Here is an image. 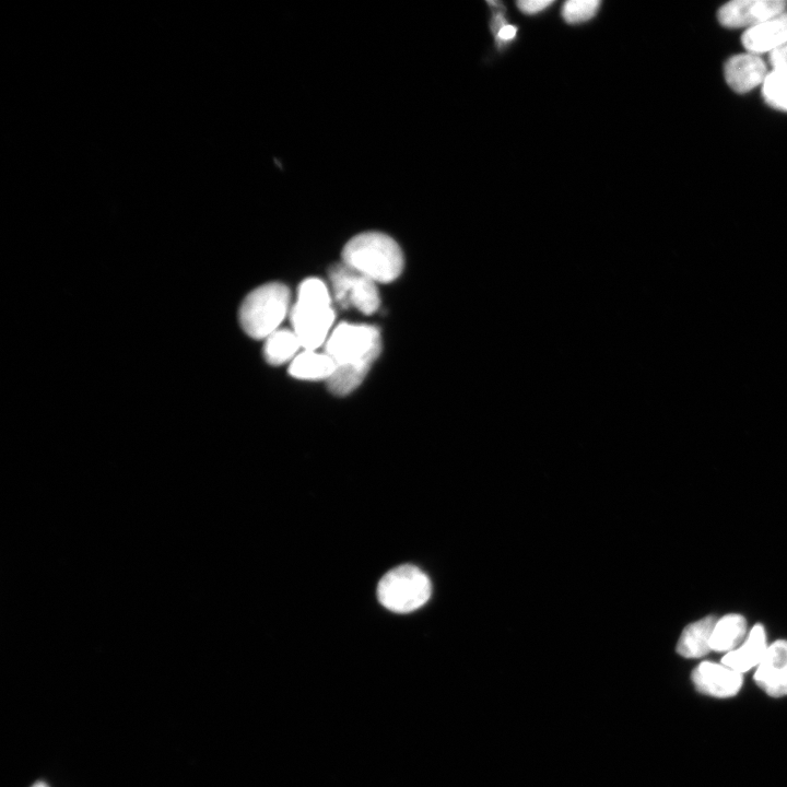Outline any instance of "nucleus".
I'll return each instance as SVG.
<instances>
[{
    "label": "nucleus",
    "mask_w": 787,
    "mask_h": 787,
    "mask_svg": "<svg viewBox=\"0 0 787 787\" xmlns=\"http://www.w3.org/2000/svg\"><path fill=\"white\" fill-rule=\"evenodd\" d=\"M763 96L766 103L787 111V72L773 70L763 82Z\"/></svg>",
    "instance_id": "f3484780"
},
{
    "label": "nucleus",
    "mask_w": 787,
    "mask_h": 787,
    "mask_svg": "<svg viewBox=\"0 0 787 787\" xmlns=\"http://www.w3.org/2000/svg\"><path fill=\"white\" fill-rule=\"evenodd\" d=\"M302 346L294 331L281 329L266 339L263 356L271 365H281L289 361Z\"/></svg>",
    "instance_id": "dca6fc26"
},
{
    "label": "nucleus",
    "mask_w": 787,
    "mask_h": 787,
    "mask_svg": "<svg viewBox=\"0 0 787 787\" xmlns=\"http://www.w3.org/2000/svg\"><path fill=\"white\" fill-rule=\"evenodd\" d=\"M432 585L419 567L406 564L386 573L378 583L377 596L390 611L406 613L422 607L431 597Z\"/></svg>",
    "instance_id": "39448f33"
},
{
    "label": "nucleus",
    "mask_w": 787,
    "mask_h": 787,
    "mask_svg": "<svg viewBox=\"0 0 787 787\" xmlns=\"http://www.w3.org/2000/svg\"><path fill=\"white\" fill-rule=\"evenodd\" d=\"M381 350L380 333L371 325L342 322L326 341L325 353L336 364L333 374L326 380L336 396L352 392L364 379Z\"/></svg>",
    "instance_id": "f257e3e1"
},
{
    "label": "nucleus",
    "mask_w": 787,
    "mask_h": 787,
    "mask_svg": "<svg viewBox=\"0 0 787 787\" xmlns=\"http://www.w3.org/2000/svg\"><path fill=\"white\" fill-rule=\"evenodd\" d=\"M552 0H521L517 2L518 9L527 14H535L552 4Z\"/></svg>",
    "instance_id": "aec40b11"
},
{
    "label": "nucleus",
    "mask_w": 787,
    "mask_h": 787,
    "mask_svg": "<svg viewBox=\"0 0 787 787\" xmlns=\"http://www.w3.org/2000/svg\"><path fill=\"white\" fill-rule=\"evenodd\" d=\"M516 27L514 25H504L498 31V37L503 40H509L516 35Z\"/></svg>",
    "instance_id": "412c9836"
},
{
    "label": "nucleus",
    "mask_w": 787,
    "mask_h": 787,
    "mask_svg": "<svg viewBox=\"0 0 787 787\" xmlns=\"http://www.w3.org/2000/svg\"><path fill=\"white\" fill-rule=\"evenodd\" d=\"M599 5L598 0H569L564 3L562 15L567 23H582L591 19Z\"/></svg>",
    "instance_id": "a211bd4d"
},
{
    "label": "nucleus",
    "mask_w": 787,
    "mask_h": 787,
    "mask_svg": "<svg viewBox=\"0 0 787 787\" xmlns=\"http://www.w3.org/2000/svg\"><path fill=\"white\" fill-rule=\"evenodd\" d=\"M327 285L317 278L304 280L291 310L293 331L305 350L315 351L327 339L334 320Z\"/></svg>",
    "instance_id": "7ed1b4c3"
},
{
    "label": "nucleus",
    "mask_w": 787,
    "mask_h": 787,
    "mask_svg": "<svg viewBox=\"0 0 787 787\" xmlns=\"http://www.w3.org/2000/svg\"><path fill=\"white\" fill-rule=\"evenodd\" d=\"M747 621L736 613L727 614L717 620L712 637L710 649L715 651H731L745 639Z\"/></svg>",
    "instance_id": "2eb2a0df"
},
{
    "label": "nucleus",
    "mask_w": 787,
    "mask_h": 787,
    "mask_svg": "<svg viewBox=\"0 0 787 787\" xmlns=\"http://www.w3.org/2000/svg\"><path fill=\"white\" fill-rule=\"evenodd\" d=\"M32 787H49L45 782H37Z\"/></svg>",
    "instance_id": "4be33fe9"
},
{
    "label": "nucleus",
    "mask_w": 787,
    "mask_h": 787,
    "mask_svg": "<svg viewBox=\"0 0 787 787\" xmlns=\"http://www.w3.org/2000/svg\"><path fill=\"white\" fill-rule=\"evenodd\" d=\"M766 635L762 624H755L747 635L742 645L727 653L721 663L732 670L743 673L753 667H757L766 650Z\"/></svg>",
    "instance_id": "f8f14e48"
},
{
    "label": "nucleus",
    "mask_w": 787,
    "mask_h": 787,
    "mask_svg": "<svg viewBox=\"0 0 787 787\" xmlns=\"http://www.w3.org/2000/svg\"><path fill=\"white\" fill-rule=\"evenodd\" d=\"M783 0H735L718 11L719 22L727 27L752 28L786 10Z\"/></svg>",
    "instance_id": "0eeeda50"
},
{
    "label": "nucleus",
    "mask_w": 787,
    "mask_h": 787,
    "mask_svg": "<svg viewBox=\"0 0 787 787\" xmlns=\"http://www.w3.org/2000/svg\"><path fill=\"white\" fill-rule=\"evenodd\" d=\"M329 280L334 299L341 307L353 306L365 315L378 309L380 299L376 282L368 277L342 262L329 269Z\"/></svg>",
    "instance_id": "423d86ee"
},
{
    "label": "nucleus",
    "mask_w": 787,
    "mask_h": 787,
    "mask_svg": "<svg viewBox=\"0 0 787 787\" xmlns=\"http://www.w3.org/2000/svg\"><path fill=\"white\" fill-rule=\"evenodd\" d=\"M334 369L336 364L328 354L305 350L294 357L290 364L289 373L298 379L327 380Z\"/></svg>",
    "instance_id": "4468645a"
},
{
    "label": "nucleus",
    "mask_w": 787,
    "mask_h": 787,
    "mask_svg": "<svg viewBox=\"0 0 787 787\" xmlns=\"http://www.w3.org/2000/svg\"><path fill=\"white\" fill-rule=\"evenodd\" d=\"M744 48L759 55L771 52L774 49L787 44V9L761 24L749 28L742 36Z\"/></svg>",
    "instance_id": "9d476101"
},
{
    "label": "nucleus",
    "mask_w": 787,
    "mask_h": 787,
    "mask_svg": "<svg viewBox=\"0 0 787 787\" xmlns=\"http://www.w3.org/2000/svg\"><path fill=\"white\" fill-rule=\"evenodd\" d=\"M290 290L272 282L251 291L239 308L243 330L254 339H267L278 330L289 310Z\"/></svg>",
    "instance_id": "20e7f679"
},
{
    "label": "nucleus",
    "mask_w": 787,
    "mask_h": 787,
    "mask_svg": "<svg viewBox=\"0 0 787 787\" xmlns=\"http://www.w3.org/2000/svg\"><path fill=\"white\" fill-rule=\"evenodd\" d=\"M768 59L773 70L787 72V44L771 51Z\"/></svg>",
    "instance_id": "6ab92c4d"
},
{
    "label": "nucleus",
    "mask_w": 787,
    "mask_h": 787,
    "mask_svg": "<svg viewBox=\"0 0 787 787\" xmlns=\"http://www.w3.org/2000/svg\"><path fill=\"white\" fill-rule=\"evenodd\" d=\"M692 681L700 693L724 698L739 692L743 677L723 663L703 661L693 670Z\"/></svg>",
    "instance_id": "6e6552de"
},
{
    "label": "nucleus",
    "mask_w": 787,
    "mask_h": 787,
    "mask_svg": "<svg viewBox=\"0 0 787 787\" xmlns=\"http://www.w3.org/2000/svg\"><path fill=\"white\" fill-rule=\"evenodd\" d=\"M343 262L374 282L396 280L403 269V254L397 242L380 232L352 237L342 249Z\"/></svg>",
    "instance_id": "f03ea898"
},
{
    "label": "nucleus",
    "mask_w": 787,
    "mask_h": 787,
    "mask_svg": "<svg viewBox=\"0 0 787 787\" xmlns=\"http://www.w3.org/2000/svg\"><path fill=\"white\" fill-rule=\"evenodd\" d=\"M754 681L772 697L787 695V641L778 639L767 647Z\"/></svg>",
    "instance_id": "1a4fd4ad"
},
{
    "label": "nucleus",
    "mask_w": 787,
    "mask_h": 787,
    "mask_svg": "<svg viewBox=\"0 0 787 787\" xmlns=\"http://www.w3.org/2000/svg\"><path fill=\"white\" fill-rule=\"evenodd\" d=\"M717 622L715 616L708 615L689 624L682 632L677 653L685 658H700L710 649V637Z\"/></svg>",
    "instance_id": "ddd939ff"
},
{
    "label": "nucleus",
    "mask_w": 787,
    "mask_h": 787,
    "mask_svg": "<svg viewBox=\"0 0 787 787\" xmlns=\"http://www.w3.org/2000/svg\"><path fill=\"white\" fill-rule=\"evenodd\" d=\"M766 75V66L755 54L733 56L725 64L726 81L738 93L749 92L763 84Z\"/></svg>",
    "instance_id": "9b49d317"
}]
</instances>
